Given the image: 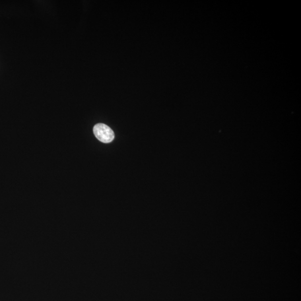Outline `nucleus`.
Listing matches in <instances>:
<instances>
[{
    "instance_id": "f257e3e1",
    "label": "nucleus",
    "mask_w": 301,
    "mask_h": 301,
    "mask_svg": "<svg viewBox=\"0 0 301 301\" xmlns=\"http://www.w3.org/2000/svg\"><path fill=\"white\" fill-rule=\"evenodd\" d=\"M93 133L99 141L102 142L110 143L114 138L113 130L104 123H98L95 125L93 128Z\"/></svg>"
}]
</instances>
